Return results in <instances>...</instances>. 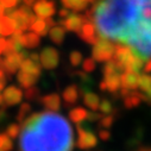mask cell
<instances>
[{"instance_id":"obj_1","label":"cell","mask_w":151,"mask_h":151,"mask_svg":"<svg viewBox=\"0 0 151 151\" xmlns=\"http://www.w3.org/2000/svg\"><path fill=\"white\" fill-rule=\"evenodd\" d=\"M85 16L100 38L129 48L143 63L151 60V0H101Z\"/></svg>"},{"instance_id":"obj_2","label":"cell","mask_w":151,"mask_h":151,"mask_svg":"<svg viewBox=\"0 0 151 151\" xmlns=\"http://www.w3.org/2000/svg\"><path fill=\"white\" fill-rule=\"evenodd\" d=\"M20 151H73L74 134L69 122L52 111L40 112L23 122Z\"/></svg>"},{"instance_id":"obj_3","label":"cell","mask_w":151,"mask_h":151,"mask_svg":"<svg viewBox=\"0 0 151 151\" xmlns=\"http://www.w3.org/2000/svg\"><path fill=\"white\" fill-rule=\"evenodd\" d=\"M9 17H11L14 22L16 25V30L24 32L25 30H27L30 27V25L36 20V17L33 16L32 11L29 9V6H22L17 10H11L7 12Z\"/></svg>"},{"instance_id":"obj_4","label":"cell","mask_w":151,"mask_h":151,"mask_svg":"<svg viewBox=\"0 0 151 151\" xmlns=\"http://www.w3.org/2000/svg\"><path fill=\"white\" fill-rule=\"evenodd\" d=\"M114 49H116V44L113 42L99 37L96 43L93 45L92 58L95 62H107L112 60L113 54H114Z\"/></svg>"},{"instance_id":"obj_5","label":"cell","mask_w":151,"mask_h":151,"mask_svg":"<svg viewBox=\"0 0 151 151\" xmlns=\"http://www.w3.org/2000/svg\"><path fill=\"white\" fill-rule=\"evenodd\" d=\"M78 133H79V138H78V147L82 149V150H88L92 149L94 146H96L98 144V138L96 136L88 129V126L86 124H81L79 123L78 125Z\"/></svg>"},{"instance_id":"obj_6","label":"cell","mask_w":151,"mask_h":151,"mask_svg":"<svg viewBox=\"0 0 151 151\" xmlns=\"http://www.w3.org/2000/svg\"><path fill=\"white\" fill-rule=\"evenodd\" d=\"M27 57V54L25 51H20V52H13L10 55H6L5 58H3L0 61V68H1L5 73L13 75L14 73H17V69L20 67L22 62Z\"/></svg>"},{"instance_id":"obj_7","label":"cell","mask_w":151,"mask_h":151,"mask_svg":"<svg viewBox=\"0 0 151 151\" xmlns=\"http://www.w3.org/2000/svg\"><path fill=\"white\" fill-rule=\"evenodd\" d=\"M33 12L42 19L51 18L56 12V5L54 1H49V0H36L33 4Z\"/></svg>"},{"instance_id":"obj_8","label":"cell","mask_w":151,"mask_h":151,"mask_svg":"<svg viewBox=\"0 0 151 151\" xmlns=\"http://www.w3.org/2000/svg\"><path fill=\"white\" fill-rule=\"evenodd\" d=\"M58 62H60V54L56 49L48 47L42 50L40 55V63L43 65V68L48 70L55 69L58 65Z\"/></svg>"},{"instance_id":"obj_9","label":"cell","mask_w":151,"mask_h":151,"mask_svg":"<svg viewBox=\"0 0 151 151\" xmlns=\"http://www.w3.org/2000/svg\"><path fill=\"white\" fill-rule=\"evenodd\" d=\"M88 19L86 16H81V14H76V13H71L69 14L67 18L62 19L60 22V24L68 31H73V32H78L81 26L87 23Z\"/></svg>"},{"instance_id":"obj_10","label":"cell","mask_w":151,"mask_h":151,"mask_svg":"<svg viewBox=\"0 0 151 151\" xmlns=\"http://www.w3.org/2000/svg\"><path fill=\"white\" fill-rule=\"evenodd\" d=\"M140 73H136L132 70H124L120 74V85L122 88L127 91H137L138 81H139Z\"/></svg>"},{"instance_id":"obj_11","label":"cell","mask_w":151,"mask_h":151,"mask_svg":"<svg viewBox=\"0 0 151 151\" xmlns=\"http://www.w3.org/2000/svg\"><path fill=\"white\" fill-rule=\"evenodd\" d=\"M78 35L83 42H86L88 44H92V45H94L96 43V41L99 40V36L96 33L95 26L91 22L85 23L81 26V29L78 31Z\"/></svg>"},{"instance_id":"obj_12","label":"cell","mask_w":151,"mask_h":151,"mask_svg":"<svg viewBox=\"0 0 151 151\" xmlns=\"http://www.w3.org/2000/svg\"><path fill=\"white\" fill-rule=\"evenodd\" d=\"M22 99H23V92L16 86H10L4 91L3 102H5L6 106H14L19 104Z\"/></svg>"},{"instance_id":"obj_13","label":"cell","mask_w":151,"mask_h":151,"mask_svg":"<svg viewBox=\"0 0 151 151\" xmlns=\"http://www.w3.org/2000/svg\"><path fill=\"white\" fill-rule=\"evenodd\" d=\"M56 23L51 19V18H47V19H42V18H36V20L30 25V30H32L35 33H37L38 36H45L48 33V31L50 30V27H52Z\"/></svg>"},{"instance_id":"obj_14","label":"cell","mask_w":151,"mask_h":151,"mask_svg":"<svg viewBox=\"0 0 151 151\" xmlns=\"http://www.w3.org/2000/svg\"><path fill=\"white\" fill-rule=\"evenodd\" d=\"M40 102L48 111H52V112H57L60 109V107H61V98L56 93L41 96L40 98Z\"/></svg>"},{"instance_id":"obj_15","label":"cell","mask_w":151,"mask_h":151,"mask_svg":"<svg viewBox=\"0 0 151 151\" xmlns=\"http://www.w3.org/2000/svg\"><path fill=\"white\" fill-rule=\"evenodd\" d=\"M62 98L65 102V106H71V105H75L79 100V89L75 85H71V86H68L63 93H62Z\"/></svg>"},{"instance_id":"obj_16","label":"cell","mask_w":151,"mask_h":151,"mask_svg":"<svg viewBox=\"0 0 151 151\" xmlns=\"http://www.w3.org/2000/svg\"><path fill=\"white\" fill-rule=\"evenodd\" d=\"M16 25L11 17L9 16H0V35L1 36H10L14 32Z\"/></svg>"},{"instance_id":"obj_17","label":"cell","mask_w":151,"mask_h":151,"mask_svg":"<svg viewBox=\"0 0 151 151\" xmlns=\"http://www.w3.org/2000/svg\"><path fill=\"white\" fill-rule=\"evenodd\" d=\"M104 81L106 83L107 91L111 92V93H117L122 88V85H120V74L105 75Z\"/></svg>"},{"instance_id":"obj_18","label":"cell","mask_w":151,"mask_h":151,"mask_svg":"<svg viewBox=\"0 0 151 151\" xmlns=\"http://www.w3.org/2000/svg\"><path fill=\"white\" fill-rule=\"evenodd\" d=\"M20 69H22V71L27 73V74H31V75H35V76H37V78H40L41 74H42L40 63H36V62L31 61L30 58H25L22 62Z\"/></svg>"},{"instance_id":"obj_19","label":"cell","mask_w":151,"mask_h":151,"mask_svg":"<svg viewBox=\"0 0 151 151\" xmlns=\"http://www.w3.org/2000/svg\"><path fill=\"white\" fill-rule=\"evenodd\" d=\"M80 93L83 96V102L85 105L91 108L92 111H96L99 108V104H100V99L95 93H92L91 91L86 89V91H80Z\"/></svg>"},{"instance_id":"obj_20","label":"cell","mask_w":151,"mask_h":151,"mask_svg":"<svg viewBox=\"0 0 151 151\" xmlns=\"http://www.w3.org/2000/svg\"><path fill=\"white\" fill-rule=\"evenodd\" d=\"M20 41L24 48H29V49H35L40 45L41 40H40V36L35 33V32H29V33H23L20 37Z\"/></svg>"},{"instance_id":"obj_21","label":"cell","mask_w":151,"mask_h":151,"mask_svg":"<svg viewBox=\"0 0 151 151\" xmlns=\"http://www.w3.org/2000/svg\"><path fill=\"white\" fill-rule=\"evenodd\" d=\"M143 101L142 99V93L137 91H130L125 96H124V105L126 108H134L139 106V104Z\"/></svg>"},{"instance_id":"obj_22","label":"cell","mask_w":151,"mask_h":151,"mask_svg":"<svg viewBox=\"0 0 151 151\" xmlns=\"http://www.w3.org/2000/svg\"><path fill=\"white\" fill-rule=\"evenodd\" d=\"M64 35H65V29L61 25V24H55L52 27H50L49 30V36L51 41L55 44H62L63 40H64Z\"/></svg>"},{"instance_id":"obj_23","label":"cell","mask_w":151,"mask_h":151,"mask_svg":"<svg viewBox=\"0 0 151 151\" xmlns=\"http://www.w3.org/2000/svg\"><path fill=\"white\" fill-rule=\"evenodd\" d=\"M61 3L65 9H69L74 12H80L87 9L89 1L88 0H61Z\"/></svg>"},{"instance_id":"obj_24","label":"cell","mask_w":151,"mask_h":151,"mask_svg":"<svg viewBox=\"0 0 151 151\" xmlns=\"http://www.w3.org/2000/svg\"><path fill=\"white\" fill-rule=\"evenodd\" d=\"M17 80H18V82L22 87L29 88V87L35 86V83L37 82L38 78L35 76V75H31V74H27V73H24V71L20 70L17 75Z\"/></svg>"},{"instance_id":"obj_25","label":"cell","mask_w":151,"mask_h":151,"mask_svg":"<svg viewBox=\"0 0 151 151\" xmlns=\"http://www.w3.org/2000/svg\"><path fill=\"white\" fill-rule=\"evenodd\" d=\"M87 111L82 107H76V108H73L69 112V118L71 122H74L75 124H79L82 123L86 118H87Z\"/></svg>"},{"instance_id":"obj_26","label":"cell","mask_w":151,"mask_h":151,"mask_svg":"<svg viewBox=\"0 0 151 151\" xmlns=\"http://www.w3.org/2000/svg\"><path fill=\"white\" fill-rule=\"evenodd\" d=\"M138 89L142 93H149L151 92V75L147 73L139 75V81H138Z\"/></svg>"},{"instance_id":"obj_27","label":"cell","mask_w":151,"mask_h":151,"mask_svg":"<svg viewBox=\"0 0 151 151\" xmlns=\"http://www.w3.org/2000/svg\"><path fill=\"white\" fill-rule=\"evenodd\" d=\"M12 147H13V144L11 138L6 133L0 134V151H11Z\"/></svg>"},{"instance_id":"obj_28","label":"cell","mask_w":151,"mask_h":151,"mask_svg":"<svg viewBox=\"0 0 151 151\" xmlns=\"http://www.w3.org/2000/svg\"><path fill=\"white\" fill-rule=\"evenodd\" d=\"M30 113H31V106L29 104H22V106L18 111V114H17V120L19 123H23L27 118Z\"/></svg>"},{"instance_id":"obj_29","label":"cell","mask_w":151,"mask_h":151,"mask_svg":"<svg viewBox=\"0 0 151 151\" xmlns=\"http://www.w3.org/2000/svg\"><path fill=\"white\" fill-rule=\"evenodd\" d=\"M82 54L80 52V51H71L70 52V55H69V61H70V64L73 65V67H79L80 64H81V62H82Z\"/></svg>"},{"instance_id":"obj_30","label":"cell","mask_w":151,"mask_h":151,"mask_svg":"<svg viewBox=\"0 0 151 151\" xmlns=\"http://www.w3.org/2000/svg\"><path fill=\"white\" fill-rule=\"evenodd\" d=\"M24 96L27 100H31L32 101V100H37V99H38V96H41V93H40V89L38 88L32 86V87L26 88V92H25Z\"/></svg>"},{"instance_id":"obj_31","label":"cell","mask_w":151,"mask_h":151,"mask_svg":"<svg viewBox=\"0 0 151 151\" xmlns=\"http://www.w3.org/2000/svg\"><path fill=\"white\" fill-rule=\"evenodd\" d=\"M19 133H20V125H18V124H11V125H9L7 129H6V134H7L11 139L17 138V137L19 136Z\"/></svg>"},{"instance_id":"obj_32","label":"cell","mask_w":151,"mask_h":151,"mask_svg":"<svg viewBox=\"0 0 151 151\" xmlns=\"http://www.w3.org/2000/svg\"><path fill=\"white\" fill-rule=\"evenodd\" d=\"M98 109L102 113V114H111V112L113 111V107H112L111 102H109L107 99H104V100L100 101Z\"/></svg>"},{"instance_id":"obj_33","label":"cell","mask_w":151,"mask_h":151,"mask_svg":"<svg viewBox=\"0 0 151 151\" xmlns=\"http://www.w3.org/2000/svg\"><path fill=\"white\" fill-rule=\"evenodd\" d=\"M100 126L105 127V129H109L113 125V122H114V116L112 114H105L100 118Z\"/></svg>"},{"instance_id":"obj_34","label":"cell","mask_w":151,"mask_h":151,"mask_svg":"<svg viewBox=\"0 0 151 151\" xmlns=\"http://www.w3.org/2000/svg\"><path fill=\"white\" fill-rule=\"evenodd\" d=\"M82 68H83V71L85 73H91V71H94L95 70V61L93 60V58H87L85 62H83V65H82Z\"/></svg>"},{"instance_id":"obj_35","label":"cell","mask_w":151,"mask_h":151,"mask_svg":"<svg viewBox=\"0 0 151 151\" xmlns=\"http://www.w3.org/2000/svg\"><path fill=\"white\" fill-rule=\"evenodd\" d=\"M19 0H0V4L6 9H12L18 4Z\"/></svg>"},{"instance_id":"obj_36","label":"cell","mask_w":151,"mask_h":151,"mask_svg":"<svg viewBox=\"0 0 151 151\" xmlns=\"http://www.w3.org/2000/svg\"><path fill=\"white\" fill-rule=\"evenodd\" d=\"M102 116L101 114H99V113H95V112H89V113H87V120L88 122H98V120H100V118H101Z\"/></svg>"},{"instance_id":"obj_37","label":"cell","mask_w":151,"mask_h":151,"mask_svg":"<svg viewBox=\"0 0 151 151\" xmlns=\"http://www.w3.org/2000/svg\"><path fill=\"white\" fill-rule=\"evenodd\" d=\"M99 137L102 140H108L111 138V132L108 130H100L99 131Z\"/></svg>"},{"instance_id":"obj_38","label":"cell","mask_w":151,"mask_h":151,"mask_svg":"<svg viewBox=\"0 0 151 151\" xmlns=\"http://www.w3.org/2000/svg\"><path fill=\"white\" fill-rule=\"evenodd\" d=\"M6 44H7V40L0 38V55H4V51L6 49Z\"/></svg>"},{"instance_id":"obj_39","label":"cell","mask_w":151,"mask_h":151,"mask_svg":"<svg viewBox=\"0 0 151 151\" xmlns=\"http://www.w3.org/2000/svg\"><path fill=\"white\" fill-rule=\"evenodd\" d=\"M58 14H60V17H61L62 19H64V18H67V17H68L70 13H69V11H68L67 9H62V10H60Z\"/></svg>"},{"instance_id":"obj_40","label":"cell","mask_w":151,"mask_h":151,"mask_svg":"<svg viewBox=\"0 0 151 151\" xmlns=\"http://www.w3.org/2000/svg\"><path fill=\"white\" fill-rule=\"evenodd\" d=\"M23 1L25 3V5H26V6H31V5H33V4H35L36 0H23Z\"/></svg>"},{"instance_id":"obj_41","label":"cell","mask_w":151,"mask_h":151,"mask_svg":"<svg viewBox=\"0 0 151 151\" xmlns=\"http://www.w3.org/2000/svg\"><path fill=\"white\" fill-rule=\"evenodd\" d=\"M0 80H6V76H5V71L0 68Z\"/></svg>"},{"instance_id":"obj_42","label":"cell","mask_w":151,"mask_h":151,"mask_svg":"<svg viewBox=\"0 0 151 151\" xmlns=\"http://www.w3.org/2000/svg\"><path fill=\"white\" fill-rule=\"evenodd\" d=\"M100 89H101V91H104V92H105V91H107V88H106V83H105V81H102V82L100 83Z\"/></svg>"},{"instance_id":"obj_43","label":"cell","mask_w":151,"mask_h":151,"mask_svg":"<svg viewBox=\"0 0 151 151\" xmlns=\"http://www.w3.org/2000/svg\"><path fill=\"white\" fill-rule=\"evenodd\" d=\"M4 12H5V7H4L1 4H0V16H3Z\"/></svg>"},{"instance_id":"obj_44","label":"cell","mask_w":151,"mask_h":151,"mask_svg":"<svg viewBox=\"0 0 151 151\" xmlns=\"http://www.w3.org/2000/svg\"><path fill=\"white\" fill-rule=\"evenodd\" d=\"M1 104H3V95L0 94V105H1Z\"/></svg>"},{"instance_id":"obj_45","label":"cell","mask_w":151,"mask_h":151,"mask_svg":"<svg viewBox=\"0 0 151 151\" xmlns=\"http://www.w3.org/2000/svg\"><path fill=\"white\" fill-rule=\"evenodd\" d=\"M88 1H89V3H93V1H96V0H88Z\"/></svg>"}]
</instances>
